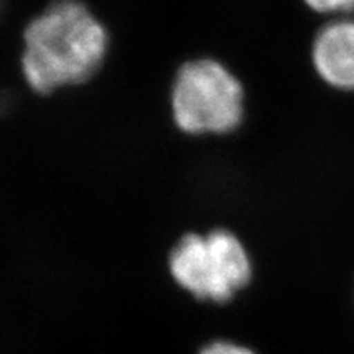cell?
I'll return each instance as SVG.
<instances>
[{
    "label": "cell",
    "mask_w": 354,
    "mask_h": 354,
    "mask_svg": "<svg viewBox=\"0 0 354 354\" xmlns=\"http://www.w3.org/2000/svg\"><path fill=\"white\" fill-rule=\"evenodd\" d=\"M110 50L109 26L88 0L38 3L21 26V79L38 97L84 87L104 71Z\"/></svg>",
    "instance_id": "6da1fadb"
},
{
    "label": "cell",
    "mask_w": 354,
    "mask_h": 354,
    "mask_svg": "<svg viewBox=\"0 0 354 354\" xmlns=\"http://www.w3.org/2000/svg\"><path fill=\"white\" fill-rule=\"evenodd\" d=\"M174 127L190 138H223L245 125V82L225 61L194 56L176 71L169 86Z\"/></svg>",
    "instance_id": "7a4b0ae2"
},
{
    "label": "cell",
    "mask_w": 354,
    "mask_h": 354,
    "mask_svg": "<svg viewBox=\"0 0 354 354\" xmlns=\"http://www.w3.org/2000/svg\"><path fill=\"white\" fill-rule=\"evenodd\" d=\"M167 271L197 302L227 305L251 286L254 261L240 234L214 227L184 233L167 253Z\"/></svg>",
    "instance_id": "3957f363"
},
{
    "label": "cell",
    "mask_w": 354,
    "mask_h": 354,
    "mask_svg": "<svg viewBox=\"0 0 354 354\" xmlns=\"http://www.w3.org/2000/svg\"><path fill=\"white\" fill-rule=\"evenodd\" d=\"M308 63L323 86L354 92V19L323 20L308 41Z\"/></svg>",
    "instance_id": "277c9868"
},
{
    "label": "cell",
    "mask_w": 354,
    "mask_h": 354,
    "mask_svg": "<svg viewBox=\"0 0 354 354\" xmlns=\"http://www.w3.org/2000/svg\"><path fill=\"white\" fill-rule=\"evenodd\" d=\"M313 15L325 20L354 19V0H305Z\"/></svg>",
    "instance_id": "5b68a950"
},
{
    "label": "cell",
    "mask_w": 354,
    "mask_h": 354,
    "mask_svg": "<svg viewBox=\"0 0 354 354\" xmlns=\"http://www.w3.org/2000/svg\"><path fill=\"white\" fill-rule=\"evenodd\" d=\"M197 354H259L256 348L238 339L214 338L198 348Z\"/></svg>",
    "instance_id": "8992f818"
},
{
    "label": "cell",
    "mask_w": 354,
    "mask_h": 354,
    "mask_svg": "<svg viewBox=\"0 0 354 354\" xmlns=\"http://www.w3.org/2000/svg\"><path fill=\"white\" fill-rule=\"evenodd\" d=\"M6 2H0V21H2L3 17H6ZM12 88L8 86H0V112L7 107L8 102H10Z\"/></svg>",
    "instance_id": "52a82bcc"
}]
</instances>
